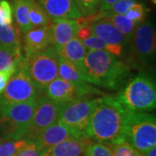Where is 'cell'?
Segmentation results:
<instances>
[{
	"label": "cell",
	"instance_id": "cell-37",
	"mask_svg": "<svg viewBox=\"0 0 156 156\" xmlns=\"http://www.w3.org/2000/svg\"><path fill=\"white\" fill-rule=\"evenodd\" d=\"M3 140H5V139H4V138H3V137H2V136L0 135V142H2Z\"/></svg>",
	"mask_w": 156,
	"mask_h": 156
},
{
	"label": "cell",
	"instance_id": "cell-13",
	"mask_svg": "<svg viewBox=\"0 0 156 156\" xmlns=\"http://www.w3.org/2000/svg\"><path fill=\"white\" fill-rule=\"evenodd\" d=\"M85 132H80L66 126L65 124L56 122L50 125L49 128L44 129L38 136L35 139L36 143L38 146L42 154L51 148L52 147L61 143L62 141L73 137H76Z\"/></svg>",
	"mask_w": 156,
	"mask_h": 156
},
{
	"label": "cell",
	"instance_id": "cell-24",
	"mask_svg": "<svg viewBox=\"0 0 156 156\" xmlns=\"http://www.w3.org/2000/svg\"><path fill=\"white\" fill-rule=\"evenodd\" d=\"M30 142L26 139L5 140L0 142V156H15Z\"/></svg>",
	"mask_w": 156,
	"mask_h": 156
},
{
	"label": "cell",
	"instance_id": "cell-10",
	"mask_svg": "<svg viewBox=\"0 0 156 156\" xmlns=\"http://www.w3.org/2000/svg\"><path fill=\"white\" fill-rule=\"evenodd\" d=\"M45 96L58 103H67L91 94H98L100 91L89 83H75L61 78L53 80L44 89Z\"/></svg>",
	"mask_w": 156,
	"mask_h": 156
},
{
	"label": "cell",
	"instance_id": "cell-32",
	"mask_svg": "<svg viewBox=\"0 0 156 156\" xmlns=\"http://www.w3.org/2000/svg\"><path fill=\"white\" fill-rule=\"evenodd\" d=\"M15 156H43V154L36 141L30 140L28 145L19 151Z\"/></svg>",
	"mask_w": 156,
	"mask_h": 156
},
{
	"label": "cell",
	"instance_id": "cell-22",
	"mask_svg": "<svg viewBox=\"0 0 156 156\" xmlns=\"http://www.w3.org/2000/svg\"><path fill=\"white\" fill-rule=\"evenodd\" d=\"M29 17L32 29L49 26L52 23L51 19L36 0H29Z\"/></svg>",
	"mask_w": 156,
	"mask_h": 156
},
{
	"label": "cell",
	"instance_id": "cell-5",
	"mask_svg": "<svg viewBox=\"0 0 156 156\" xmlns=\"http://www.w3.org/2000/svg\"><path fill=\"white\" fill-rule=\"evenodd\" d=\"M124 140L140 153L156 146V119L147 113L129 114Z\"/></svg>",
	"mask_w": 156,
	"mask_h": 156
},
{
	"label": "cell",
	"instance_id": "cell-26",
	"mask_svg": "<svg viewBox=\"0 0 156 156\" xmlns=\"http://www.w3.org/2000/svg\"><path fill=\"white\" fill-rule=\"evenodd\" d=\"M114 156H142L133 146L126 140H120L108 145Z\"/></svg>",
	"mask_w": 156,
	"mask_h": 156
},
{
	"label": "cell",
	"instance_id": "cell-3",
	"mask_svg": "<svg viewBox=\"0 0 156 156\" xmlns=\"http://www.w3.org/2000/svg\"><path fill=\"white\" fill-rule=\"evenodd\" d=\"M128 111L147 113L156 106V86L154 78L140 73L130 78L118 94L114 95Z\"/></svg>",
	"mask_w": 156,
	"mask_h": 156
},
{
	"label": "cell",
	"instance_id": "cell-25",
	"mask_svg": "<svg viewBox=\"0 0 156 156\" xmlns=\"http://www.w3.org/2000/svg\"><path fill=\"white\" fill-rule=\"evenodd\" d=\"M101 0H75L82 17H89L98 13Z\"/></svg>",
	"mask_w": 156,
	"mask_h": 156
},
{
	"label": "cell",
	"instance_id": "cell-15",
	"mask_svg": "<svg viewBox=\"0 0 156 156\" xmlns=\"http://www.w3.org/2000/svg\"><path fill=\"white\" fill-rule=\"evenodd\" d=\"M51 20H77L79 13L75 0H36Z\"/></svg>",
	"mask_w": 156,
	"mask_h": 156
},
{
	"label": "cell",
	"instance_id": "cell-35",
	"mask_svg": "<svg viewBox=\"0 0 156 156\" xmlns=\"http://www.w3.org/2000/svg\"><path fill=\"white\" fill-rule=\"evenodd\" d=\"M119 0H101L99 12H106L108 11L113 5L117 3Z\"/></svg>",
	"mask_w": 156,
	"mask_h": 156
},
{
	"label": "cell",
	"instance_id": "cell-36",
	"mask_svg": "<svg viewBox=\"0 0 156 156\" xmlns=\"http://www.w3.org/2000/svg\"><path fill=\"white\" fill-rule=\"evenodd\" d=\"M141 154H142V156H156V146H154V147H150L149 149L145 151Z\"/></svg>",
	"mask_w": 156,
	"mask_h": 156
},
{
	"label": "cell",
	"instance_id": "cell-33",
	"mask_svg": "<svg viewBox=\"0 0 156 156\" xmlns=\"http://www.w3.org/2000/svg\"><path fill=\"white\" fill-rule=\"evenodd\" d=\"M17 68H12L10 69H6V70H2L0 71V94L3 93V91L5 89L6 85L8 83L9 80L11 79V76L17 72Z\"/></svg>",
	"mask_w": 156,
	"mask_h": 156
},
{
	"label": "cell",
	"instance_id": "cell-14",
	"mask_svg": "<svg viewBox=\"0 0 156 156\" xmlns=\"http://www.w3.org/2000/svg\"><path fill=\"white\" fill-rule=\"evenodd\" d=\"M52 45L51 24L34 28L23 34L22 50L25 59L46 50Z\"/></svg>",
	"mask_w": 156,
	"mask_h": 156
},
{
	"label": "cell",
	"instance_id": "cell-12",
	"mask_svg": "<svg viewBox=\"0 0 156 156\" xmlns=\"http://www.w3.org/2000/svg\"><path fill=\"white\" fill-rule=\"evenodd\" d=\"M93 34L107 44V51L115 57L122 55L124 48L130 43L108 19L101 17L89 23Z\"/></svg>",
	"mask_w": 156,
	"mask_h": 156
},
{
	"label": "cell",
	"instance_id": "cell-30",
	"mask_svg": "<svg viewBox=\"0 0 156 156\" xmlns=\"http://www.w3.org/2000/svg\"><path fill=\"white\" fill-rule=\"evenodd\" d=\"M83 44L86 49L89 50H106L107 44L98 37L95 36L94 34L89 37L88 38L82 41Z\"/></svg>",
	"mask_w": 156,
	"mask_h": 156
},
{
	"label": "cell",
	"instance_id": "cell-11",
	"mask_svg": "<svg viewBox=\"0 0 156 156\" xmlns=\"http://www.w3.org/2000/svg\"><path fill=\"white\" fill-rule=\"evenodd\" d=\"M132 41V51L136 62L146 65L155 56V31L150 21L141 23L135 28Z\"/></svg>",
	"mask_w": 156,
	"mask_h": 156
},
{
	"label": "cell",
	"instance_id": "cell-4",
	"mask_svg": "<svg viewBox=\"0 0 156 156\" xmlns=\"http://www.w3.org/2000/svg\"><path fill=\"white\" fill-rule=\"evenodd\" d=\"M37 100L0 106V133L5 140L23 139Z\"/></svg>",
	"mask_w": 156,
	"mask_h": 156
},
{
	"label": "cell",
	"instance_id": "cell-19",
	"mask_svg": "<svg viewBox=\"0 0 156 156\" xmlns=\"http://www.w3.org/2000/svg\"><path fill=\"white\" fill-rule=\"evenodd\" d=\"M58 76L70 83L91 84V80L86 71L61 56H59L58 59Z\"/></svg>",
	"mask_w": 156,
	"mask_h": 156
},
{
	"label": "cell",
	"instance_id": "cell-6",
	"mask_svg": "<svg viewBox=\"0 0 156 156\" xmlns=\"http://www.w3.org/2000/svg\"><path fill=\"white\" fill-rule=\"evenodd\" d=\"M59 55L51 45L34 56L24 58V67L37 89L43 90L58 77Z\"/></svg>",
	"mask_w": 156,
	"mask_h": 156
},
{
	"label": "cell",
	"instance_id": "cell-7",
	"mask_svg": "<svg viewBox=\"0 0 156 156\" xmlns=\"http://www.w3.org/2000/svg\"><path fill=\"white\" fill-rule=\"evenodd\" d=\"M39 89L24 67V59L0 94V106L37 100Z\"/></svg>",
	"mask_w": 156,
	"mask_h": 156
},
{
	"label": "cell",
	"instance_id": "cell-9",
	"mask_svg": "<svg viewBox=\"0 0 156 156\" xmlns=\"http://www.w3.org/2000/svg\"><path fill=\"white\" fill-rule=\"evenodd\" d=\"M63 104L42 96L37 99V104L33 117L23 134V139L35 140L44 129L58 121Z\"/></svg>",
	"mask_w": 156,
	"mask_h": 156
},
{
	"label": "cell",
	"instance_id": "cell-23",
	"mask_svg": "<svg viewBox=\"0 0 156 156\" xmlns=\"http://www.w3.org/2000/svg\"><path fill=\"white\" fill-rule=\"evenodd\" d=\"M23 59V53H17L0 46V71L18 67Z\"/></svg>",
	"mask_w": 156,
	"mask_h": 156
},
{
	"label": "cell",
	"instance_id": "cell-28",
	"mask_svg": "<svg viewBox=\"0 0 156 156\" xmlns=\"http://www.w3.org/2000/svg\"><path fill=\"white\" fill-rule=\"evenodd\" d=\"M84 156H114L110 147L104 143L93 141L88 147Z\"/></svg>",
	"mask_w": 156,
	"mask_h": 156
},
{
	"label": "cell",
	"instance_id": "cell-17",
	"mask_svg": "<svg viewBox=\"0 0 156 156\" xmlns=\"http://www.w3.org/2000/svg\"><path fill=\"white\" fill-rule=\"evenodd\" d=\"M78 25L76 20L60 19L54 20L51 23V36L52 46L56 49L57 53L60 52L62 48L76 37Z\"/></svg>",
	"mask_w": 156,
	"mask_h": 156
},
{
	"label": "cell",
	"instance_id": "cell-34",
	"mask_svg": "<svg viewBox=\"0 0 156 156\" xmlns=\"http://www.w3.org/2000/svg\"><path fill=\"white\" fill-rule=\"evenodd\" d=\"M91 35H93V32H92V30H91V27H90L89 24L84 23V24L79 25L77 33H76V37L78 39H80L81 41H83L84 39L88 38Z\"/></svg>",
	"mask_w": 156,
	"mask_h": 156
},
{
	"label": "cell",
	"instance_id": "cell-20",
	"mask_svg": "<svg viewBox=\"0 0 156 156\" xmlns=\"http://www.w3.org/2000/svg\"><path fill=\"white\" fill-rule=\"evenodd\" d=\"M22 34L16 24L0 25V46L17 53H23Z\"/></svg>",
	"mask_w": 156,
	"mask_h": 156
},
{
	"label": "cell",
	"instance_id": "cell-8",
	"mask_svg": "<svg viewBox=\"0 0 156 156\" xmlns=\"http://www.w3.org/2000/svg\"><path fill=\"white\" fill-rule=\"evenodd\" d=\"M98 100L99 98L90 99L82 97L64 103L62 107L58 122L75 130L85 132Z\"/></svg>",
	"mask_w": 156,
	"mask_h": 156
},
{
	"label": "cell",
	"instance_id": "cell-16",
	"mask_svg": "<svg viewBox=\"0 0 156 156\" xmlns=\"http://www.w3.org/2000/svg\"><path fill=\"white\" fill-rule=\"evenodd\" d=\"M93 140L87 134L68 139L45 151L43 156H84Z\"/></svg>",
	"mask_w": 156,
	"mask_h": 156
},
{
	"label": "cell",
	"instance_id": "cell-18",
	"mask_svg": "<svg viewBox=\"0 0 156 156\" xmlns=\"http://www.w3.org/2000/svg\"><path fill=\"white\" fill-rule=\"evenodd\" d=\"M87 53V49L84 47L82 41L76 37L71 39L64 45L60 52L58 53L59 56L72 62L79 69L86 71L84 66V59ZM87 72V71H86Z\"/></svg>",
	"mask_w": 156,
	"mask_h": 156
},
{
	"label": "cell",
	"instance_id": "cell-27",
	"mask_svg": "<svg viewBox=\"0 0 156 156\" xmlns=\"http://www.w3.org/2000/svg\"><path fill=\"white\" fill-rule=\"evenodd\" d=\"M147 14V9L144 5L135 3L125 13V17L130 20L131 22L134 23L135 24L139 25L140 23L144 22Z\"/></svg>",
	"mask_w": 156,
	"mask_h": 156
},
{
	"label": "cell",
	"instance_id": "cell-29",
	"mask_svg": "<svg viewBox=\"0 0 156 156\" xmlns=\"http://www.w3.org/2000/svg\"><path fill=\"white\" fill-rule=\"evenodd\" d=\"M13 23V10L11 3L7 0H0V25Z\"/></svg>",
	"mask_w": 156,
	"mask_h": 156
},
{
	"label": "cell",
	"instance_id": "cell-31",
	"mask_svg": "<svg viewBox=\"0 0 156 156\" xmlns=\"http://www.w3.org/2000/svg\"><path fill=\"white\" fill-rule=\"evenodd\" d=\"M135 0H119L117 3L111 6V8L106 12L111 14H118V15H125L128 8L135 4Z\"/></svg>",
	"mask_w": 156,
	"mask_h": 156
},
{
	"label": "cell",
	"instance_id": "cell-21",
	"mask_svg": "<svg viewBox=\"0 0 156 156\" xmlns=\"http://www.w3.org/2000/svg\"><path fill=\"white\" fill-rule=\"evenodd\" d=\"M13 16L15 18L16 26L21 34H24L31 30V24L30 22L29 12V0H12Z\"/></svg>",
	"mask_w": 156,
	"mask_h": 156
},
{
	"label": "cell",
	"instance_id": "cell-2",
	"mask_svg": "<svg viewBox=\"0 0 156 156\" xmlns=\"http://www.w3.org/2000/svg\"><path fill=\"white\" fill-rule=\"evenodd\" d=\"M84 66L91 84L101 88L119 89L126 83L130 67L107 50H89Z\"/></svg>",
	"mask_w": 156,
	"mask_h": 156
},
{
	"label": "cell",
	"instance_id": "cell-1",
	"mask_svg": "<svg viewBox=\"0 0 156 156\" xmlns=\"http://www.w3.org/2000/svg\"><path fill=\"white\" fill-rule=\"evenodd\" d=\"M130 113L115 96L99 98L85 134L93 141L107 145L125 140V129Z\"/></svg>",
	"mask_w": 156,
	"mask_h": 156
}]
</instances>
